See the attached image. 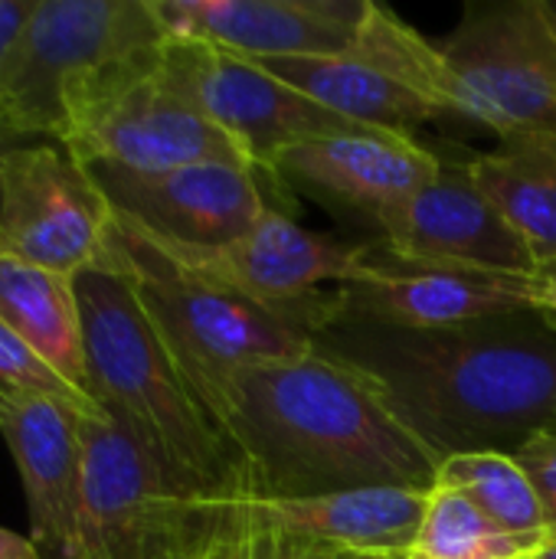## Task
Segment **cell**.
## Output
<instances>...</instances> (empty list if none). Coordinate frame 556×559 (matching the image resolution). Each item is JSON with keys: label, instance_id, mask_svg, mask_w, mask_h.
I'll list each match as a JSON object with an SVG mask.
<instances>
[{"label": "cell", "instance_id": "obj_1", "mask_svg": "<svg viewBox=\"0 0 556 559\" xmlns=\"http://www.w3.org/2000/svg\"><path fill=\"white\" fill-rule=\"evenodd\" d=\"M315 347L370 380L439 462L514 455L556 432V318L541 308L413 331L347 314L334 298Z\"/></svg>", "mask_w": 556, "mask_h": 559}, {"label": "cell", "instance_id": "obj_2", "mask_svg": "<svg viewBox=\"0 0 556 559\" xmlns=\"http://www.w3.org/2000/svg\"><path fill=\"white\" fill-rule=\"evenodd\" d=\"M220 423L246 462L249 498L433 491L442 465L370 380L318 347L239 373Z\"/></svg>", "mask_w": 556, "mask_h": 559}, {"label": "cell", "instance_id": "obj_3", "mask_svg": "<svg viewBox=\"0 0 556 559\" xmlns=\"http://www.w3.org/2000/svg\"><path fill=\"white\" fill-rule=\"evenodd\" d=\"M75 295L88 386L105 416L193 495L249 498L242 455L193 393L131 278L115 262L95 265L75 275Z\"/></svg>", "mask_w": 556, "mask_h": 559}, {"label": "cell", "instance_id": "obj_4", "mask_svg": "<svg viewBox=\"0 0 556 559\" xmlns=\"http://www.w3.org/2000/svg\"><path fill=\"white\" fill-rule=\"evenodd\" d=\"M108 262L131 278L147 318L216 423L233 380L252 367L315 350V334L334 305V292L311 308H269L223 292L190 275L115 213Z\"/></svg>", "mask_w": 556, "mask_h": 559}, {"label": "cell", "instance_id": "obj_5", "mask_svg": "<svg viewBox=\"0 0 556 559\" xmlns=\"http://www.w3.org/2000/svg\"><path fill=\"white\" fill-rule=\"evenodd\" d=\"M164 43L151 0H39L0 72V128L16 144L59 141L82 88Z\"/></svg>", "mask_w": 556, "mask_h": 559}, {"label": "cell", "instance_id": "obj_6", "mask_svg": "<svg viewBox=\"0 0 556 559\" xmlns=\"http://www.w3.org/2000/svg\"><path fill=\"white\" fill-rule=\"evenodd\" d=\"M436 102L501 141L556 134V20L551 0L465 7L436 43Z\"/></svg>", "mask_w": 556, "mask_h": 559}, {"label": "cell", "instance_id": "obj_7", "mask_svg": "<svg viewBox=\"0 0 556 559\" xmlns=\"http://www.w3.org/2000/svg\"><path fill=\"white\" fill-rule=\"evenodd\" d=\"M79 559H197L220 534V501L184 488L108 416L82 419Z\"/></svg>", "mask_w": 556, "mask_h": 559}, {"label": "cell", "instance_id": "obj_8", "mask_svg": "<svg viewBox=\"0 0 556 559\" xmlns=\"http://www.w3.org/2000/svg\"><path fill=\"white\" fill-rule=\"evenodd\" d=\"M161 52L164 46L82 88L66 111L59 144L82 164L144 174L190 164L252 167L236 141L164 79Z\"/></svg>", "mask_w": 556, "mask_h": 559}, {"label": "cell", "instance_id": "obj_9", "mask_svg": "<svg viewBox=\"0 0 556 559\" xmlns=\"http://www.w3.org/2000/svg\"><path fill=\"white\" fill-rule=\"evenodd\" d=\"M108 239L111 206L59 141H29L3 154L0 252L75 278L108 265Z\"/></svg>", "mask_w": 556, "mask_h": 559}, {"label": "cell", "instance_id": "obj_10", "mask_svg": "<svg viewBox=\"0 0 556 559\" xmlns=\"http://www.w3.org/2000/svg\"><path fill=\"white\" fill-rule=\"evenodd\" d=\"M161 72L236 141L259 174H269L272 164L295 144L364 131L360 124L305 98L252 59L200 39H167Z\"/></svg>", "mask_w": 556, "mask_h": 559}, {"label": "cell", "instance_id": "obj_11", "mask_svg": "<svg viewBox=\"0 0 556 559\" xmlns=\"http://www.w3.org/2000/svg\"><path fill=\"white\" fill-rule=\"evenodd\" d=\"M111 213L170 252H206L246 236L269 210L259 170L246 164H190L125 170L85 164Z\"/></svg>", "mask_w": 556, "mask_h": 559}, {"label": "cell", "instance_id": "obj_12", "mask_svg": "<svg viewBox=\"0 0 556 559\" xmlns=\"http://www.w3.org/2000/svg\"><path fill=\"white\" fill-rule=\"evenodd\" d=\"M338 308L367 321L436 331L475 324L485 318L541 308L537 275H492L472 269L426 265L393 255L383 242L364 246L360 269L334 288Z\"/></svg>", "mask_w": 556, "mask_h": 559}, {"label": "cell", "instance_id": "obj_13", "mask_svg": "<svg viewBox=\"0 0 556 559\" xmlns=\"http://www.w3.org/2000/svg\"><path fill=\"white\" fill-rule=\"evenodd\" d=\"M161 252H167L190 275L256 305L311 308L328 292L354 278V272L360 269L364 246L334 242L269 206L246 236L220 249Z\"/></svg>", "mask_w": 556, "mask_h": 559}, {"label": "cell", "instance_id": "obj_14", "mask_svg": "<svg viewBox=\"0 0 556 559\" xmlns=\"http://www.w3.org/2000/svg\"><path fill=\"white\" fill-rule=\"evenodd\" d=\"M374 223L383 246L400 259L518 278L537 275L531 249L475 187L469 160H442L436 180L387 206Z\"/></svg>", "mask_w": 556, "mask_h": 559}, {"label": "cell", "instance_id": "obj_15", "mask_svg": "<svg viewBox=\"0 0 556 559\" xmlns=\"http://www.w3.org/2000/svg\"><path fill=\"white\" fill-rule=\"evenodd\" d=\"M167 39H200L246 59L344 56L370 0H151Z\"/></svg>", "mask_w": 556, "mask_h": 559}, {"label": "cell", "instance_id": "obj_16", "mask_svg": "<svg viewBox=\"0 0 556 559\" xmlns=\"http://www.w3.org/2000/svg\"><path fill=\"white\" fill-rule=\"evenodd\" d=\"M429 491L360 488L315 498H229L223 514L298 550L403 559L416 550Z\"/></svg>", "mask_w": 556, "mask_h": 559}, {"label": "cell", "instance_id": "obj_17", "mask_svg": "<svg viewBox=\"0 0 556 559\" xmlns=\"http://www.w3.org/2000/svg\"><path fill=\"white\" fill-rule=\"evenodd\" d=\"M85 416L43 396L0 393V439L16 465L29 540L39 559H79L82 547V432Z\"/></svg>", "mask_w": 556, "mask_h": 559}, {"label": "cell", "instance_id": "obj_18", "mask_svg": "<svg viewBox=\"0 0 556 559\" xmlns=\"http://www.w3.org/2000/svg\"><path fill=\"white\" fill-rule=\"evenodd\" d=\"M439 170L442 157L413 134L364 128L295 144L272 164L269 177L377 219L387 206L436 180Z\"/></svg>", "mask_w": 556, "mask_h": 559}, {"label": "cell", "instance_id": "obj_19", "mask_svg": "<svg viewBox=\"0 0 556 559\" xmlns=\"http://www.w3.org/2000/svg\"><path fill=\"white\" fill-rule=\"evenodd\" d=\"M252 62L360 128L413 134L416 124L442 118L426 95L354 49L344 56H282Z\"/></svg>", "mask_w": 556, "mask_h": 559}, {"label": "cell", "instance_id": "obj_20", "mask_svg": "<svg viewBox=\"0 0 556 559\" xmlns=\"http://www.w3.org/2000/svg\"><path fill=\"white\" fill-rule=\"evenodd\" d=\"M475 187L531 249L537 272L556 262V134L508 138L469 160Z\"/></svg>", "mask_w": 556, "mask_h": 559}, {"label": "cell", "instance_id": "obj_21", "mask_svg": "<svg viewBox=\"0 0 556 559\" xmlns=\"http://www.w3.org/2000/svg\"><path fill=\"white\" fill-rule=\"evenodd\" d=\"M0 321L92 396L75 278L0 252Z\"/></svg>", "mask_w": 556, "mask_h": 559}, {"label": "cell", "instance_id": "obj_22", "mask_svg": "<svg viewBox=\"0 0 556 559\" xmlns=\"http://www.w3.org/2000/svg\"><path fill=\"white\" fill-rule=\"evenodd\" d=\"M436 488L459 491L511 534H554L544 501L511 452H465L439 465Z\"/></svg>", "mask_w": 556, "mask_h": 559}, {"label": "cell", "instance_id": "obj_23", "mask_svg": "<svg viewBox=\"0 0 556 559\" xmlns=\"http://www.w3.org/2000/svg\"><path fill=\"white\" fill-rule=\"evenodd\" d=\"M551 540L554 534H511L459 491L433 488L413 554L426 559H534Z\"/></svg>", "mask_w": 556, "mask_h": 559}, {"label": "cell", "instance_id": "obj_24", "mask_svg": "<svg viewBox=\"0 0 556 559\" xmlns=\"http://www.w3.org/2000/svg\"><path fill=\"white\" fill-rule=\"evenodd\" d=\"M0 393H10V396H43V400L62 403L66 409H72V413H79L85 419L105 416V409L98 406L95 396H88L85 390L69 383L52 364H46L3 321H0Z\"/></svg>", "mask_w": 556, "mask_h": 559}, {"label": "cell", "instance_id": "obj_25", "mask_svg": "<svg viewBox=\"0 0 556 559\" xmlns=\"http://www.w3.org/2000/svg\"><path fill=\"white\" fill-rule=\"evenodd\" d=\"M206 559H292V547L272 534H256L233 524L223 514V501H220V534Z\"/></svg>", "mask_w": 556, "mask_h": 559}, {"label": "cell", "instance_id": "obj_26", "mask_svg": "<svg viewBox=\"0 0 556 559\" xmlns=\"http://www.w3.org/2000/svg\"><path fill=\"white\" fill-rule=\"evenodd\" d=\"M514 459L521 462V468L534 481V488L544 501L551 531H556V432L531 436L524 445L514 449Z\"/></svg>", "mask_w": 556, "mask_h": 559}, {"label": "cell", "instance_id": "obj_27", "mask_svg": "<svg viewBox=\"0 0 556 559\" xmlns=\"http://www.w3.org/2000/svg\"><path fill=\"white\" fill-rule=\"evenodd\" d=\"M36 7H39V0H0V72H3L7 59L13 56Z\"/></svg>", "mask_w": 556, "mask_h": 559}, {"label": "cell", "instance_id": "obj_28", "mask_svg": "<svg viewBox=\"0 0 556 559\" xmlns=\"http://www.w3.org/2000/svg\"><path fill=\"white\" fill-rule=\"evenodd\" d=\"M0 559H39L29 537H20L7 527H0Z\"/></svg>", "mask_w": 556, "mask_h": 559}, {"label": "cell", "instance_id": "obj_29", "mask_svg": "<svg viewBox=\"0 0 556 559\" xmlns=\"http://www.w3.org/2000/svg\"><path fill=\"white\" fill-rule=\"evenodd\" d=\"M537 295H541V311L556 318V262L537 272Z\"/></svg>", "mask_w": 556, "mask_h": 559}, {"label": "cell", "instance_id": "obj_30", "mask_svg": "<svg viewBox=\"0 0 556 559\" xmlns=\"http://www.w3.org/2000/svg\"><path fill=\"white\" fill-rule=\"evenodd\" d=\"M292 559H383V557H364V554H328V550H298V547H292Z\"/></svg>", "mask_w": 556, "mask_h": 559}, {"label": "cell", "instance_id": "obj_31", "mask_svg": "<svg viewBox=\"0 0 556 559\" xmlns=\"http://www.w3.org/2000/svg\"><path fill=\"white\" fill-rule=\"evenodd\" d=\"M10 147H16V141H13V138H10V134L0 128V167H3V154H7Z\"/></svg>", "mask_w": 556, "mask_h": 559}, {"label": "cell", "instance_id": "obj_32", "mask_svg": "<svg viewBox=\"0 0 556 559\" xmlns=\"http://www.w3.org/2000/svg\"><path fill=\"white\" fill-rule=\"evenodd\" d=\"M534 559H556V540H551V544H547V547H544V550H541Z\"/></svg>", "mask_w": 556, "mask_h": 559}, {"label": "cell", "instance_id": "obj_33", "mask_svg": "<svg viewBox=\"0 0 556 559\" xmlns=\"http://www.w3.org/2000/svg\"><path fill=\"white\" fill-rule=\"evenodd\" d=\"M403 559H426V557H419V554H410V557H403Z\"/></svg>", "mask_w": 556, "mask_h": 559}, {"label": "cell", "instance_id": "obj_34", "mask_svg": "<svg viewBox=\"0 0 556 559\" xmlns=\"http://www.w3.org/2000/svg\"><path fill=\"white\" fill-rule=\"evenodd\" d=\"M551 13H554V20H556V3H554V0H551Z\"/></svg>", "mask_w": 556, "mask_h": 559}, {"label": "cell", "instance_id": "obj_35", "mask_svg": "<svg viewBox=\"0 0 556 559\" xmlns=\"http://www.w3.org/2000/svg\"><path fill=\"white\" fill-rule=\"evenodd\" d=\"M210 547H213V544H210ZM206 554H210V550H206ZM206 554H203V557H197V559H206Z\"/></svg>", "mask_w": 556, "mask_h": 559}, {"label": "cell", "instance_id": "obj_36", "mask_svg": "<svg viewBox=\"0 0 556 559\" xmlns=\"http://www.w3.org/2000/svg\"><path fill=\"white\" fill-rule=\"evenodd\" d=\"M554 540H556V531H554Z\"/></svg>", "mask_w": 556, "mask_h": 559}]
</instances>
